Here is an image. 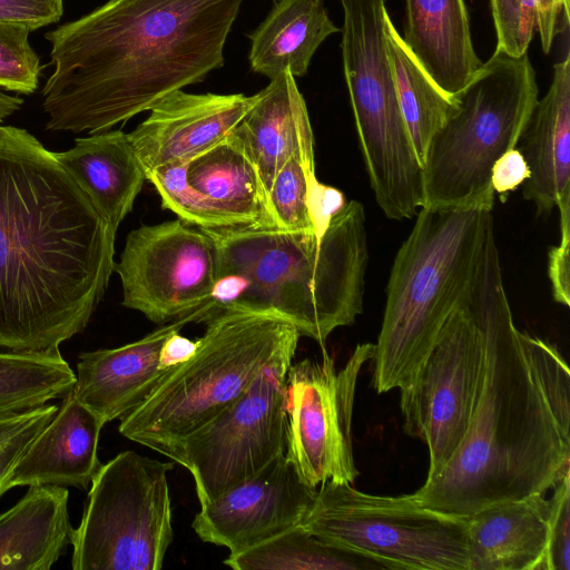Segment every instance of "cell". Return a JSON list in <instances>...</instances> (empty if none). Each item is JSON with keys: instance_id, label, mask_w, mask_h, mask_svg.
<instances>
[{"instance_id": "cell-20", "label": "cell", "mask_w": 570, "mask_h": 570, "mask_svg": "<svg viewBox=\"0 0 570 570\" xmlns=\"http://www.w3.org/2000/svg\"><path fill=\"white\" fill-rule=\"evenodd\" d=\"M404 42L450 97H456L482 66L464 0H405Z\"/></svg>"}, {"instance_id": "cell-7", "label": "cell", "mask_w": 570, "mask_h": 570, "mask_svg": "<svg viewBox=\"0 0 570 570\" xmlns=\"http://www.w3.org/2000/svg\"><path fill=\"white\" fill-rule=\"evenodd\" d=\"M538 94L528 53L513 57L494 50L455 97L456 110L428 144L424 206L493 207L492 167L517 147Z\"/></svg>"}, {"instance_id": "cell-6", "label": "cell", "mask_w": 570, "mask_h": 570, "mask_svg": "<svg viewBox=\"0 0 570 570\" xmlns=\"http://www.w3.org/2000/svg\"><path fill=\"white\" fill-rule=\"evenodd\" d=\"M205 323L196 353L169 370L118 428L173 462L186 438L237 400L281 350L301 337L289 321L273 313L223 308Z\"/></svg>"}, {"instance_id": "cell-38", "label": "cell", "mask_w": 570, "mask_h": 570, "mask_svg": "<svg viewBox=\"0 0 570 570\" xmlns=\"http://www.w3.org/2000/svg\"><path fill=\"white\" fill-rule=\"evenodd\" d=\"M569 252L570 230H562L560 244L549 250L548 275L553 299L567 307L570 305Z\"/></svg>"}, {"instance_id": "cell-18", "label": "cell", "mask_w": 570, "mask_h": 570, "mask_svg": "<svg viewBox=\"0 0 570 570\" xmlns=\"http://www.w3.org/2000/svg\"><path fill=\"white\" fill-rule=\"evenodd\" d=\"M255 95L233 135L255 164L268 194L274 177L288 159L297 156L314 161V136L304 97L291 73L271 79Z\"/></svg>"}, {"instance_id": "cell-29", "label": "cell", "mask_w": 570, "mask_h": 570, "mask_svg": "<svg viewBox=\"0 0 570 570\" xmlns=\"http://www.w3.org/2000/svg\"><path fill=\"white\" fill-rule=\"evenodd\" d=\"M317 183L314 161L297 156L286 161L274 177L267 194L269 212L276 227L294 232H315L311 202Z\"/></svg>"}, {"instance_id": "cell-10", "label": "cell", "mask_w": 570, "mask_h": 570, "mask_svg": "<svg viewBox=\"0 0 570 570\" xmlns=\"http://www.w3.org/2000/svg\"><path fill=\"white\" fill-rule=\"evenodd\" d=\"M296 347L281 350L237 400L179 446L174 462L193 475L199 504L285 453V384Z\"/></svg>"}, {"instance_id": "cell-35", "label": "cell", "mask_w": 570, "mask_h": 570, "mask_svg": "<svg viewBox=\"0 0 570 570\" xmlns=\"http://www.w3.org/2000/svg\"><path fill=\"white\" fill-rule=\"evenodd\" d=\"M65 0H0V21L20 23L31 32L58 22Z\"/></svg>"}, {"instance_id": "cell-25", "label": "cell", "mask_w": 570, "mask_h": 570, "mask_svg": "<svg viewBox=\"0 0 570 570\" xmlns=\"http://www.w3.org/2000/svg\"><path fill=\"white\" fill-rule=\"evenodd\" d=\"M337 32L323 0H273L265 19L248 35L249 67L269 80L283 72L303 77L318 47Z\"/></svg>"}, {"instance_id": "cell-21", "label": "cell", "mask_w": 570, "mask_h": 570, "mask_svg": "<svg viewBox=\"0 0 570 570\" xmlns=\"http://www.w3.org/2000/svg\"><path fill=\"white\" fill-rule=\"evenodd\" d=\"M550 513V499L531 494L469 517V570H539Z\"/></svg>"}, {"instance_id": "cell-27", "label": "cell", "mask_w": 570, "mask_h": 570, "mask_svg": "<svg viewBox=\"0 0 570 570\" xmlns=\"http://www.w3.org/2000/svg\"><path fill=\"white\" fill-rule=\"evenodd\" d=\"M76 374L59 350L20 352L0 348V417L63 399Z\"/></svg>"}, {"instance_id": "cell-1", "label": "cell", "mask_w": 570, "mask_h": 570, "mask_svg": "<svg viewBox=\"0 0 570 570\" xmlns=\"http://www.w3.org/2000/svg\"><path fill=\"white\" fill-rule=\"evenodd\" d=\"M464 298L484 341L481 392L458 451L412 494L424 507L471 517L544 494L570 472V370L554 345L514 325L493 226Z\"/></svg>"}, {"instance_id": "cell-4", "label": "cell", "mask_w": 570, "mask_h": 570, "mask_svg": "<svg viewBox=\"0 0 570 570\" xmlns=\"http://www.w3.org/2000/svg\"><path fill=\"white\" fill-rule=\"evenodd\" d=\"M205 230L219 262L207 316L223 308L273 313L323 345L363 312L368 254L361 203L346 202L322 235L276 226Z\"/></svg>"}, {"instance_id": "cell-5", "label": "cell", "mask_w": 570, "mask_h": 570, "mask_svg": "<svg viewBox=\"0 0 570 570\" xmlns=\"http://www.w3.org/2000/svg\"><path fill=\"white\" fill-rule=\"evenodd\" d=\"M492 206L420 208L391 268L373 387L406 386L476 274Z\"/></svg>"}, {"instance_id": "cell-32", "label": "cell", "mask_w": 570, "mask_h": 570, "mask_svg": "<svg viewBox=\"0 0 570 570\" xmlns=\"http://www.w3.org/2000/svg\"><path fill=\"white\" fill-rule=\"evenodd\" d=\"M58 411L55 404L0 417V499L11 489L10 482L20 459Z\"/></svg>"}, {"instance_id": "cell-15", "label": "cell", "mask_w": 570, "mask_h": 570, "mask_svg": "<svg viewBox=\"0 0 570 570\" xmlns=\"http://www.w3.org/2000/svg\"><path fill=\"white\" fill-rule=\"evenodd\" d=\"M256 95L189 94L178 89L159 99L149 116L128 134L145 173L188 163L227 138Z\"/></svg>"}, {"instance_id": "cell-3", "label": "cell", "mask_w": 570, "mask_h": 570, "mask_svg": "<svg viewBox=\"0 0 570 570\" xmlns=\"http://www.w3.org/2000/svg\"><path fill=\"white\" fill-rule=\"evenodd\" d=\"M244 0H108L45 33L46 129L109 130L225 63Z\"/></svg>"}, {"instance_id": "cell-26", "label": "cell", "mask_w": 570, "mask_h": 570, "mask_svg": "<svg viewBox=\"0 0 570 570\" xmlns=\"http://www.w3.org/2000/svg\"><path fill=\"white\" fill-rule=\"evenodd\" d=\"M384 32L399 106L423 167L431 137L454 114L458 100L442 91L425 72L389 13Z\"/></svg>"}, {"instance_id": "cell-39", "label": "cell", "mask_w": 570, "mask_h": 570, "mask_svg": "<svg viewBox=\"0 0 570 570\" xmlns=\"http://www.w3.org/2000/svg\"><path fill=\"white\" fill-rule=\"evenodd\" d=\"M198 340L191 341L179 332L173 333L163 344L159 355V367L171 370L187 362L197 351Z\"/></svg>"}, {"instance_id": "cell-16", "label": "cell", "mask_w": 570, "mask_h": 570, "mask_svg": "<svg viewBox=\"0 0 570 570\" xmlns=\"http://www.w3.org/2000/svg\"><path fill=\"white\" fill-rule=\"evenodd\" d=\"M204 304L138 341L115 348L82 352L78 356L73 394L104 424L138 406L169 371L159 367L164 342L191 322H203Z\"/></svg>"}, {"instance_id": "cell-8", "label": "cell", "mask_w": 570, "mask_h": 570, "mask_svg": "<svg viewBox=\"0 0 570 570\" xmlns=\"http://www.w3.org/2000/svg\"><path fill=\"white\" fill-rule=\"evenodd\" d=\"M301 525L383 569L469 570V517L424 507L413 494L375 495L326 481Z\"/></svg>"}, {"instance_id": "cell-19", "label": "cell", "mask_w": 570, "mask_h": 570, "mask_svg": "<svg viewBox=\"0 0 570 570\" xmlns=\"http://www.w3.org/2000/svg\"><path fill=\"white\" fill-rule=\"evenodd\" d=\"M517 148L530 177L523 196L548 215L570 193V55L553 66L552 82L537 105Z\"/></svg>"}, {"instance_id": "cell-12", "label": "cell", "mask_w": 570, "mask_h": 570, "mask_svg": "<svg viewBox=\"0 0 570 570\" xmlns=\"http://www.w3.org/2000/svg\"><path fill=\"white\" fill-rule=\"evenodd\" d=\"M375 344L356 346L337 370L323 352L321 361L291 364L285 384L286 449L309 487L332 481L353 484L358 475L352 446V416L357 379Z\"/></svg>"}, {"instance_id": "cell-9", "label": "cell", "mask_w": 570, "mask_h": 570, "mask_svg": "<svg viewBox=\"0 0 570 570\" xmlns=\"http://www.w3.org/2000/svg\"><path fill=\"white\" fill-rule=\"evenodd\" d=\"M175 462L124 451L91 480L71 529L73 570H159L174 540L167 481Z\"/></svg>"}, {"instance_id": "cell-13", "label": "cell", "mask_w": 570, "mask_h": 570, "mask_svg": "<svg viewBox=\"0 0 570 570\" xmlns=\"http://www.w3.org/2000/svg\"><path fill=\"white\" fill-rule=\"evenodd\" d=\"M218 250L203 228L181 219L131 230L115 263L121 304L161 324L210 301L218 278Z\"/></svg>"}, {"instance_id": "cell-14", "label": "cell", "mask_w": 570, "mask_h": 570, "mask_svg": "<svg viewBox=\"0 0 570 570\" xmlns=\"http://www.w3.org/2000/svg\"><path fill=\"white\" fill-rule=\"evenodd\" d=\"M316 491L283 453L252 478L202 503L191 528L204 542L236 554L301 524Z\"/></svg>"}, {"instance_id": "cell-2", "label": "cell", "mask_w": 570, "mask_h": 570, "mask_svg": "<svg viewBox=\"0 0 570 570\" xmlns=\"http://www.w3.org/2000/svg\"><path fill=\"white\" fill-rule=\"evenodd\" d=\"M115 237L55 153L0 125V348L55 351L81 333L115 272Z\"/></svg>"}, {"instance_id": "cell-30", "label": "cell", "mask_w": 570, "mask_h": 570, "mask_svg": "<svg viewBox=\"0 0 570 570\" xmlns=\"http://www.w3.org/2000/svg\"><path fill=\"white\" fill-rule=\"evenodd\" d=\"M24 24L0 21V89L31 95L38 87L42 66L29 41Z\"/></svg>"}, {"instance_id": "cell-37", "label": "cell", "mask_w": 570, "mask_h": 570, "mask_svg": "<svg viewBox=\"0 0 570 570\" xmlns=\"http://www.w3.org/2000/svg\"><path fill=\"white\" fill-rule=\"evenodd\" d=\"M530 177L529 166L517 147L504 153L493 165L491 185L494 193L505 202L508 195L514 191Z\"/></svg>"}, {"instance_id": "cell-36", "label": "cell", "mask_w": 570, "mask_h": 570, "mask_svg": "<svg viewBox=\"0 0 570 570\" xmlns=\"http://www.w3.org/2000/svg\"><path fill=\"white\" fill-rule=\"evenodd\" d=\"M535 31L542 50L548 53L557 35L569 26V0H533Z\"/></svg>"}, {"instance_id": "cell-40", "label": "cell", "mask_w": 570, "mask_h": 570, "mask_svg": "<svg viewBox=\"0 0 570 570\" xmlns=\"http://www.w3.org/2000/svg\"><path fill=\"white\" fill-rule=\"evenodd\" d=\"M23 104V99L18 96H11L0 89V122L18 111Z\"/></svg>"}, {"instance_id": "cell-17", "label": "cell", "mask_w": 570, "mask_h": 570, "mask_svg": "<svg viewBox=\"0 0 570 570\" xmlns=\"http://www.w3.org/2000/svg\"><path fill=\"white\" fill-rule=\"evenodd\" d=\"M104 425L71 391L18 462L11 489L59 485L87 490L101 465L98 442Z\"/></svg>"}, {"instance_id": "cell-34", "label": "cell", "mask_w": 570, "mask_h": 570, "mask_svg": "<svg viewBox=\"0 0 570 570\" xmlns=\"http://www.w3.org/2000/svg\"><path fill=\"white\" fill-rule=\"evenodd\" d=\"M552 489L548 544L539 570H570V472Z\"/></svg>"}, {"instance_id": "cell-33", "label": "cell", "mask_w": 570, "mask_h": 570, "mask_svg": "<svg viewBox=\"0 0 570 570\" xmlns=\"http://www.w3.org/2000/svg\"><path fill=\"white\" fill-rule=\"evenodd\" d=\"M497 35L495 51L513 57L528 53L535 31L533 0H490Z\"/></svg>"}, {"instance_id": "cell-31", "label": "cell", "mask_w": 570, "mask_h": 570, "mask_svg": "<svg viewBox=\"0 0 570 570\" xmlns=\"http://www.w3.org/2000/svg\"><path fill=\"white\" fill-rule=\"evenodd\" d=\"M187 163L168 164L146 174L161 198V206L177 215L183 222L205 228H225L222 219L210 212L197 197L186 180Z\"/></svg>"}, {"instance_id": "cell-28", "label": "cell", "mask_w": 570, "mask_h": 570, "mask_svg": "<svg viewBox=\"0 0 570 570\" xmlns=\"http://www.w3.org/2000/svg\"><path fill=\"white\" fill-rule=\"evenodd\" d=\"M224 564L236 570H366L377 562L333 546L301 524L246 551L229 554Z\"/></svg>"}, {"instance_id": "cell-11", "label": "cell", "mask_w": 570, "mask_h": 570, "mask_svg": "<svg viewBox=\"0 0 570 570\" xmlns=\"http://www.w3.org/2000/svg\"><path fill=\"white\" fill-rule=\"evenodd\" d=\"M464 297L411 382L400 389L404 432L429 450L426 480L438 475L460 448L481 392L484 341Z\"/></svg>"}, {"instance_id": "cell-22", "label": "cell", "mask_w": 570, "mask_h": 570, "mask_svg": "<svg viewBox=\"0 0 570 570\" xmlns=\"http://www.w3.org/2000/svg\"><path fill=\"white\" fill-rule=\"evenodd\" d=\"M55 156L99 215L117 230L147 179L128 134L111 129L90 134Z\"/></svg>"}, {"instance_id": "cell-24", "label": "cell", "mask_w": 570, "mask_h": 570, "mask_svg": "<svg viewBox=\"0 0 570 570\" xmlns=\"http://www.w3.org/2000/svg\"><path fill=\"white\" fill-rule=\"evenodd\" d=\"M66 487L30 485L0 513V570H48L66 552L71 524Z\"/></svg>"}, {"instance_id": "cell-23", "label": "cell", "mask_w": 570, "mask_h": 570, "mask_svg": "<svg viewBox=\"0 0 570 570\" xmlns=\"http://www.w3.org/2000/svg\"><path fill=\"white\" fill-rule=\"evenodd\" d=\"M186 180L225 228L275 226L257 168L233 131L187 163Z\"/></svg>"}]
</instances>
